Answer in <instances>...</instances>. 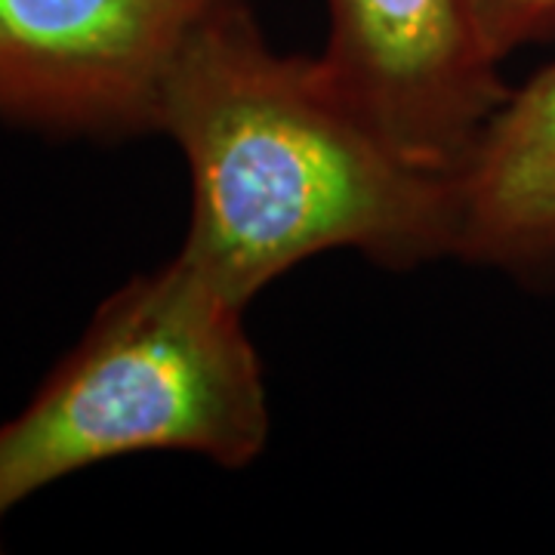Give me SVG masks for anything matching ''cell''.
<instances>
[{
    "mask_svg": "<svg viewBox=\"0 0 555 555\" xmlns=\"http://www.w3.org/2000/svg\"><path fill=\"white\" fill-rule=\"evenodd\" d=\"M158 133L192 177L179 257L244 309L327 250H358L392 272L454 257L456 179L401 155L318 56L272 50L247 0L179 56Z\"/></svg>",
    "mask_w": 555,
    "mask_h": 555,
    "instance_id": "obj_1",
    "label": "cell"
},
{
    "mask_svg": "<svg viewBox=\"0 0 555 555\" xmlns=\"http://www.w3.org/2000/svg\"><path fill=\"white\" fill-rule=\"evenodd\" d=\"M244 315L179 254L102 299L31 401L0 423V521L118 456L182 451L250 466L272 414Z\"/></svg>",
    "mask_w": 555,
    "mask_h": 555,
    "instance_id": "obj_2",
    "label": "cell"
},
{
    "mask_svg": "<svg viewBox=\"0 0 555 555\" xmlns=\"http://www.w3.org/2000/svg\"><path fill=\"white\" fill-rule=\"evenodd\" d=\"M241 0H0V124L47 139L158 133L164 87Z\"/></svg>",
    "mask_w": 555,
    "mask_h": 555,
    "instance_id": "obj_3",
    "label": "cell"
},
{
    "mask_svg": "<svg viewBox=\"0 0 555 555\" xmlns=\"http://www.w3.org/2000/svg\"><path fill=\"white\" fill-rule=\"evenodd\" d=\"M321 68L401 155L460 177L513 93L469 0H327Z\"/></svg>",
    "mask_w": 555,
    "mask_h": 555,
    "instance_id": "obj_4",
    "label": "cell"
},
{
    "mask_svg": "<svg viewBox=\"0 0 555 555\" xmlns=\"http://www.w3.org/2000/svg\"><path fill=\"white\" fill-rule=\"evenodd\" d=\"M454 257L555 287V62L513 90L456 177Z\"/></svg>",
    "mask_w": 555,
    "mask_h": 555,
    "instance_id": "obj_5",
    "label": "cell"
},
{
    "mask_svg": "<svg viewBox=\"0 0 555 555\" xmlns=\"http://www.w3.org/2000/svg\"><path fill=\"white\" fill-rule=\"evenodd\" d=\"M473 20L494 60L521 47L555 43V0H469Z\"/></svg>",
    "mask_w": 555,
    "mask_h": 555,
    "instance_id": "obj_6",
    "label": "cell"
}]
</instances>
